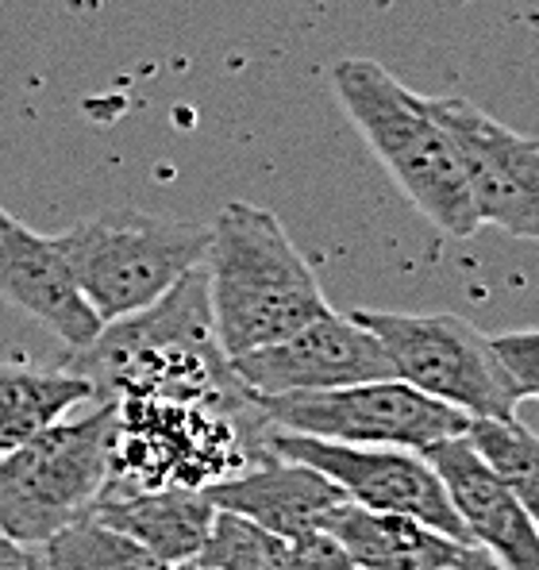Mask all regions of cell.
I'll return each mask as SVG.
<instances>
[{"mask_svg":"<svg viewBox=\"0 0 539 570\" xmlns=\"http://www.w3.org/2000/svg\"><path fill=\"white\" fill-rule=\"evenodd\" d=\"M66 366L92 385V401L178 397L263 413L216 335L205 266L185 274L155 305L100 324L86 347L70 351Z\"/></svg>","mask_w":539,"mask_h":570,"instance_id":"cell-1","label":"cell"},{"mask_svg":"<svg viewBox=\"0 0 539 570\" xmlns=\"http://www.w3.org/2000/svg\"><path fill=\"white\" fill-rule=\"evenodd\" d=\"M23 570H50V567L43 563V556H31V559H28V567H23Z\"/></svg>","mask_w":539,"mask_h":570,"instance_id":"cell-24","label":"cell"},{"mask_svg":"<svg viewBox=\"0 0 539 570\" xmlns=\"http://www.w3.org/2000/svg\"><path fill=\"white\" fill-rule=\"evenodd\" d=\"M270 428L316 435L335 443L362 448H412L424 451L440 440L462 435L470 424L467 413L420 393L401 379H374L316 393H282L258 397Z\"/></svg>","mask_w":539,"mask_h":570,"instance_id":"cell-8","label":"cell"},{"mask_svg":"<svg viewBox=\"0 0 539 570\" xmlns=\"http://www.w3.org/2000/svg\"><path fill=\"white\" fill-rule=\"evenodd\" d=\"M213 228L143 208H108L58 232L55 247L100 324L163 301L205 263Z\"/></svg>","mask_w":539,"mask_h":570,"instance_id":"cell-5","label":"cell"},{"mask_svg":"<svg viewBox=\"0 0 539 570\" xmlns=\"http://www.w3.org/2000/svg\"><path fill=\"white\" fill-rule=\"evenodd\" d=\"M285 570H362V567L347 556V548L332 532L316 528V532L290 540V563H285Z\"/></svg>","mask_w":539,"mask_h":570,"instance_id":"cell-22","label":"cell"},{"mask_svg":"<svg viewBox=\"0 0 539 570\" xmlns=\"http://www.w3.org/2000/svg\"><path fill=\"white\" fill-rule=\"evenodd\" d=\"M31 559V548H23V543L8 540L4 532H0V570H23Z\"/></svg>","mask_w":539,"mask_h":570,"instance_id":"cell-23","label":"cell"},{"mask_svg":"<svg viewBox=\"0 0 539 570\" xmlns=\"http://www.w3.org/2000/svg\"><path fill=\"white\" fill-rule=\"evenodd\" d=\"M324 532H332L362 570H501L478 543L454 540L416 517L374 513L355 501H340Z\"/></svg>","mask_w":539,"mask_h":570,"instance_id":"cell-15","label":"cell"},{"mask_svg":"<svg viewBox=\"0 0 539 570\" xmlns=\"http://www.w3.org/2000/svg\"><path fill=\"white\" fill-rule=\"evenodd\" d=\"M39 556L50 570H174L128 532L97 517L66 524L39 548Z\"/></svg>","mask_w":539,"mask_h":570,"instance_id":"cell-18","label":"cell"},{"mask_svg":"<svg viewBox=\"0 0 539 570\" xmlns=\"http://www.w3.org/2000/svg\"><path fill=\"white\" fill-rule=\"evenodd\" d=\"M467 440L517 493V501L539 528V432L520 424V416H509V421H470Z\"/></svg>","mask_w":539,"mask_h":570,"instance_id":"cell-19","label":"cell"},{"mask_svg":"<svg viewBox=\"0 0 539 570\" xmlns=\"http://www.w3.org/2000/svg\"><path fill=\"white\" fill-rule=\"evenodd\" d=\"M174 570H197V567H193V563H185V567H174Z\"/></svg>","mask_w":539,"mask_h":570,"instance_id":"cell-25","label":"cell"},{"mask_svg":"<svg viewBox=\"0 0 539 570\" xmlns=\"http://www.w3.org/2000/svg\"><path fill=\"white\" fill-rule=\"evenodd\" d=\"M270 455L293 459V463L316 466L324 478H332L343 490V498L355 501L374 513H401L440 528V532L467 540L459 513L451 505V493L443 485L440 471L428 463L424 451L412 448H362V443H335L316 435L282 432L270 428L266 435Z\"/></svg>","mask_w":539,"mask_h":570,"instance_id":"cell-9","label":"cell"},{"mask_svg":"<svg viewBox=\"0 0 539 570\" xmlns=\"http://www.w3.org/2000/svg\"><path fill=\"white\" fill-rule=\"evenodd\" d=\"M332 94L355 124L374 158L385 166L409 205L451 239H470L478 224L448 131L428 108V97L401 86L385 66L370 58H343L332 70Z\"/></svg>","mask_w":539,"mask_h":570,"instance_id":"cell-3","label":"cell"},{"mask_svg":"<svg viewBox=\"0 0 539 570\" xmlns=\"http://www.w3.org/2000/svg\"><path fill=\"white\" fill-rule=\"evenodd\" d=\"M428 463L440 471L451 493V505L467 528L470 543L486 551L501 570H539V528L517 493L497 478V471L462 435L424 448Z\"/></svg>","mask_w":539,"mask_h":570,"instance_id":"cell-12","label":"cell"},{"mask_svg":"<svg viewBox=\"0 0 539 570\" xmlns=\"http://www.w3.org/2000/svg\"><path fill=\"white\" fill-rule=\"evenodd\" d=\"M467 174L478 224L539 243V142L462 97H428Z\"/></svg>","mask_w":539,"mask_h":570,"instance_id":"cell-10","label":"cell"},{"mask_svg":"<svg viewBox=\"0 0 539 570\" xmlns=\"http://www.w3.org/2000/svg\"><path fill=\"white\" fill-rule=\"evenodd\" d=\"M208 228L200 266L216 335L232 358L285 340L332 308L313 266L270 208L232 200Z\"/></svg>","mask_w":539,"mask_h":570,"instance_id":"cell-2","label":"cell"},{"mask_svg":"<svg viewBox=\"0 0 539 570\" xmlns=\"http://www.w3.org/2000/svg\"><path fill=\"white\" fill-rule=\"evenodd\" d=\"M493 351L509 374L512 393L520 401H539V328L493 335Z\"/></svg>","mask_w":539,"mask_h":570,"instance_id":"cell-21","label":"cell"},{"mask_svg":"<svg viewBox=\"0 0 539 570\" xmlns=\"http://www.w3.org/2000/svg\"><path fill=\"white\" fill-rule=\"evenodd\" d=\"M454 4H470V0H454Z\"/></svg>","mask_w":539,"mask_h":570,"instance_id":"cell-26","label":"cell"},{"mask_svg":"<svg viewBox=\"0 0 539 570\" xmlns=\"http://www.w3.org/2000/svg\"><path fill=\"white\" fill-rule=\"evenodd\" d=\"M208 498L216 501V509L247 517L285 540L324 528L332 509L347 501L340 485L320 474L316 466L293 463V459L270 455V451L251 466H243L239 474L208 485Z\"/></svg>","mask_w":539,"mask_h":570,"instance_id":"cell-14","label":"cell"},{"mask_svg":"<svg viewBox=\"0 0 539 570\" xmlns=\"http://www.w3.org/2000/svg\"><path fill=\"white\" fill-rule=\"evenodd\" d=\"M116 432V401H97L81 421H58L0 455V532L23 548H43L66 524L89 517L112 478Z\"/></svg>","mask_w":539,"mask_h":570,"instance_id":"cell-6","label":"cell"},{"mask_svg":"<svg viewBox=\"0 0 539 570\" xmlns=\"http://www.w3.org/2000/svg\"><path fill=\"white\" fill-rule=\"evenodd\" d=\"M0 301L43 324L70 351L86 347L100 332L97 313L74 285L55 239L31 232L8 208H0Z\"/></svg>","mask_w":539,"mask_h":570,"instance_id":"cell-13","label":"cell"},{"mask_svg":"<svg viewBox=\"0 0 539 570\" xmlns=\"http://www.w3.org/2000/svg\"><path fill=\"white\" fill-rule=\"evenodd\" d=\"M116 413L120 432L105 493L155 485L208 490L266 455L270 424L263 413L178 397H124Z\"/></svg>","mask_w":539,"mask_h":570,"instance_id":"cell-4","label":"cell"},{"mask_svg":"<svg viewBox=\"0 0 539 570\" xmlns=\"http://www.w3.org/2000/svg\"><path fill=\"white\" fill-rule=\"evenodd\" d=\"M239 382L255 397H282V393H316L340 385L393 379L390 355L382 340L359 321L355 313H320L305 328L285 340L255 347L232 358Z\"/></svg>","mask_w":539,"mask_h":570,"instance_id":"cell-11","label":"cell"},{"mask_svg":"<svg viewBox=\"0 0 539 570\" xmlns=\"http://www.w3.org/2000/svg\"><path fill=\"white\" fill-rule=\"evenodd\" d=\"M355 316L382 340L393 379L467 413L470 421H509L520 397L493 351V335L478 332L454 313H385L355 308Z\"/></svg>","mask_w":539,"mask_h":570,"instance_id":"cell-7","label":"cell"},{"mask_svg":"<svg viewBox=\"0 0 539 570\" xmlns=\"http://www.w3.org/2000/svg\"><path fill=\"white\" fill-rule=\"evenodd\" d=\"M193 563L205 570H285V563H290V540L239 513L216 509L208 535Z\"/></svg>","mask_w":539,"mask_h":570,"instance_id":"cell-20","label":"cell"},{"mask_svg":"<svg viewBox=\"0 0 539 570\" xmlns=\"http://www.w3.org/2000/svg\"><path fill=\"white\" fill-rule=\"evenodd\" d=\"M193 567H197V563H193ZM197 570H205V567H197Z\"/></svg>","mask_w":539,"mask_h":570,"instance_id":"cell-27","label":"cell"},{"mask_svg":"<svg viewBox=\"0 0 539 570\" xmlns=\"http://www.w3.org/2000/svg\"><path fill=\"white\" fill-rule=\"evenodd\" d=\"M92 401V385L70 366H36L4 358L0 363V455L23 448Z\"/></svg>","mask_w":539,"mask_h":570,"instance_id":"cell-17","label":"cell"},{"mask_svg":"<svg viewBox=\"0 0 539 570\" xmlns=\"http://www.w3.org/2000/svg\"><path fill=\"white\" fill-rule=\"evenodd\" d=\"M97 521L120 528L147 551L166 559L170 567H185L197 559L208 524L216 517V501L208 490L193 485H155V490H108L92 505Z\"/></svg>","mask_w":539,"mask_h":570,"instance_id":"cell-16","label":"cell"},{"mask_svg":"<svg viewBox=\"0 0 539 570\" xmlns=\"http://www.w3.org/2000/svg\"><path fill=\"white\" fill-rule=\"evenodd\" d=\"M448 570H459V567H448Z\"/></svg>","mask_w":539,"mask_h":570,"instance_id":"cell-28","label":"cell"}]
</instances>
